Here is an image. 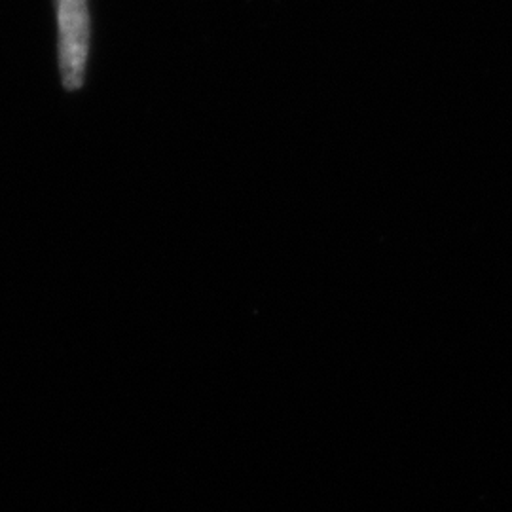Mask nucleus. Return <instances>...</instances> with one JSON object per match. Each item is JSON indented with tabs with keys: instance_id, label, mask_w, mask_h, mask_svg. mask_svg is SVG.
Returning <instances> with one entry per match:
<instances>
[{
	"instance_id": "1",
	"label": "nucleus",
	"mask_w": 512,
	"mask_h": 512,
	"mask_svg": "<svg viewBox=\"0 0 512 512\" xmlns=\"http://www.w3.org/2000/svg\"><path fill=\"white\" fill-rule=\"evenodd\" d=\"M59 27V69L63 86L76 92L84 84L90 48L88 0H55Z\"/></svg>"
}]
</instances>
